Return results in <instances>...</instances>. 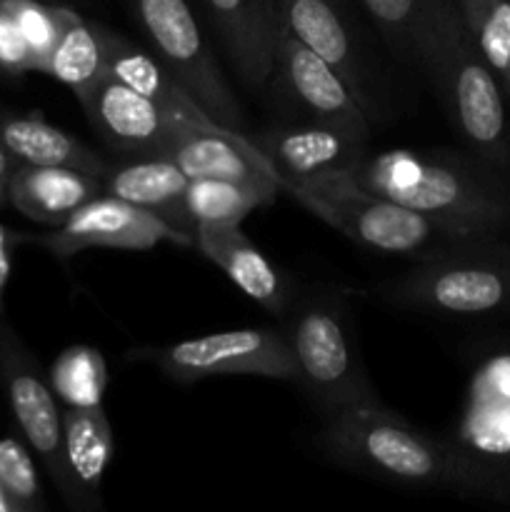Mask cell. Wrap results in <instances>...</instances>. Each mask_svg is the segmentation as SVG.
I'll list each match as a JSON object with an SVG mask.
<instances>
[{
	"label": "cell",
	"instance_id": "6da1fadb",
	"mask_svg": "<svg viewBox=\"0 0 510 512\" xmlns=\"http://www.w3.org/2000/svg\"><path fill=\"white\" fill-rule=\"evenodd\" d=\"M485 168L478 155L398 148L365 153L348 178L460 238H490L510 223V195Z\"/></svg>",
	"mask_w": 510,
	"mask_h": 512
},
{
	"label": "cell",
	"instance_id": "7a4b0ae2",
	"mask_svg": "<svg viewBox=\"0 0 510 512\" xmlns=\"http://www.w3.org/2000/svg\"><path fill=\"white\" fill-rule=\"evenodd\" d=\"M413 58L428 73L453 128L493 168L510 163L503 90L455 0H420Z\"/></svg>",
	"mask_w": 510,
	"mask_h": 512
},
{
	"label": "cell",
	"instance_id": "3957f363",
	"mask_svg": "<svg viewBox=\"0 0 510 512\" xmlns=\"http://www.w3.org/2000/svg\"><path fill=\"white\" fill-rule=\"evenodd\" d=\"M320 440L338 463L400 485L443 488L473 478L453 445L418 430L380 400L328 413Z\"/></svg>",
	"mask_w": 510,
	"mask_h": 512
},
{
	"label": "cell",
	"instance_id": "277c9868",
	"mask_svg": "<svg viewBox=\"0 0 510 512\" xmlns=\"http://www.w3.org/2000/svg\"><path fill=\"white\" fill-rule=\"evenodd\" d=\"M280 193H288L305 210L375 253L420 260L463 240H478L460 238L425 215L360 188L348 175H330L313 183H283Z\"/></svg>",
	"mask_w": 510,
	"mask_h": 512
},
{
	"label": "cell",
	"instance_id": "5b68a950",
	"mask_svg": "<svg viewBox=\"0 0 510 512\" xmlns=\"http://www.w3.org/2000/svg\"><path fill=\"white\" fill-rule=\"evenodd\" d=\"M485 238L415 260L380 288L388 303L433 315H493L510 310V255L485 248Z\"/></svg>",
	"mask_w": 510,
	"mask_h": 512
},
{
	"label": "cell",
	"instance_id": "8992f818",
	"mask_svg": "<svg viewBox=\"0 0 510 512\" xmlns=\"http://www.w3.org/2000/svg\"><path fill=\"white\" fill-rule=\"evenodd\" d=\"M295 383L323 415L345 405L378 400L348 325V313L333 298L305 300L285 325Z\"/></svg>",
	"mask_w": 510,
	"mask_h": 512
},
{
	"label": "cell",
	"instance_id": "52a82bcc",
	"mask_svg": "<svg viewBox=\"0 0 510 512\" xmlns=\"http://www.w3.org/2000/svg\"><path fill=\"white\" fill-rule=\"evenodd\" d=\"M138 20L155 45V55L223 128L245 135V115L200 30L188 0H135Z\"/></svg>",
	"mask_w": 510,
	"mask_h": 512
},
{
	"label": "cell",
	"instance_id": "ba28073f",
	"mask_svg": "<svg viewBox=\"0 0 510 512\" xmlns=\"http://www.w3.org/2000/svg\"><path fill=\"white\" fill-rule=\"evenodd\" d=\"M130 358L155 365L178 383H195L218 375L295 380L293 355L283 328L225 330L158 348H135L130 350Z\"/></svg>",
	"mask_w": 510,
	"mask_h": 512
},
{
	"label": "cell",
	"instance_id": "9c48e42d",
	"mask_svg": "<svg viewBox=\"0 0 510 512\" xmlns=\"http://www.w3.org/2000/svg\"><path fill=\"white\" fill-rule=\"evenodd\" d=\"M273 95L283 118L310 120L368 140L370 118L338 73L318 53L283 28L275 55Z\"/></svg>",
	"mask_w": 510,
	"mask_h": 512
},
{
	"label": "cell",
	"instance_id": "30bf717a",
	"mask_svg": "<svg viewBox=\"0 0 510 512\" xmlns=\"http://www.w3.org/2000/svg\"><path fill=\"white\" fill-rule=\"evenodd\" d=\"M0 383L30 450L43 460L60 495L68 500L70 508H75V493L65 465L63 410L58 408L50 380L43 378L8 323L0 325Z\"/></svg>",
	"mask_w": 510,
	"mask_h": 512
},
{
	"label": "cell",
	"instance_id": "8fae6325",
	"mask_svg": "<svg viewBox=\"0 0 510 512\" xmlns=\"http://www.w3.org/2000/svg\"><path fill=\"white\" fill-rule=\"evenodd\" d=\"M23 243L40 245L55 258H73L90 248L148 250L160 243L195 245L193 238L170 228L158 215L108 193H100L98 198L80 205L50 233H23Z\"/></svg>",
	"mask_w": 510,
	"mask_h": 512
},
{
	"label": "cell",
	"instance_id": "7c38bea8",
	"mask_svg": "<svg viewBox=\"0 0 510 512\" xmlns=\"http://www.w3.org/2000/svg\"><path fill=\"white\" fill-rule=\"evenodd\" d=\"M365 143L368 140L333 125L283 118L263 130L255 145L278 173V185H283L350 175L368 153Z\"/></svg>",
	"mask_w": 510,
	"mask_h": 512
},
{
	"label": "cell",
	"instance_id": "4fadbf2b",
	"mask_svg": "<svg viewBox=\"0 0 510 512\" xmlns=\"http://www.w3.org/2000/svg\"><path fill=\"white\" fill-rule=\"evenodd\" d=\"M78 103L95 133L123 155H160L180 128H188L108 70Z\"/></svg>",
	"mask_w": 510,
	"mask_h": 512
},
{
	"label": "cell",
	"instance_id": "5bb4252c",
	"mask_svg": "<svg viewBox=\"0 0 510 512\" xmlns=\"http://www.w3.org/2000/svg\"><path fill=\"white\" fill-rule=\"evenodd\" d=\"M240 83L258 93L275 68L283 15L278 0H203Z\"/></svg>",
	"mask_w": 510,
	"mask_h": 512
},
{
	"label": "cell",
	"instance_id": "9a60e30c",
	"mask_svg": "<svg viewBox=\"0 0 510 512\" xmlns=\"http://www.w3.org/2000/svg\"><path fill=\"white\" fill-rule=\"evenodd\" d=\"M98 30L100 43H103L105 70L108 73H113L125 85H130L133 90L143 93L145 98L153 100L175 123L188 125V128L208 130V133H225L228 130L205 113L203 105L188 93V88L175 78L173 70L158 55L148 53L145 48L135 45L133 40L105 28V25H98Z\"/></svg>",
	"mask_w": 510,
	"mask_h": 512
},
{
	"label": "cell",
	"instance_id": "2e32d148",
	"mask_svg": "<svg viewBox=\"0 0 510 512\" xmlns=\"http://www.w3.org/2000/svg\"><path fill=\"white\" fill-rule=\"evenodd\" d=\"M163 158L173 160L188 178H223L278 188V173L258 145L243 133H208L180 128L165 145Z\"/></svg>",
	"mask_w": 510,
	"mask_h": 512
},
{
	"label": "cell",
	"instance_id": "e0dca14e",
	"mask_svg": "<svg viewBox=\"0 0 510 512\" xmlns=\"http://www.w3.org/2000/svg\"><path fill=\"white\" fill-rule=\"evenodd\" d=\"M103 193L133 203L188 235L195 243V225L188 213L190 178L163 155H125L120 163H108L100 175Z\"/></svg>",
	"mask_w": 510,
	"mask_h": 512
},
{
	"label": "cell",
	"instance_id": "ac0fdd59",
	"mask_svg": "<svg viewBox=\"0 0 510 512\" xmlns=\"http://www.w3.org/2000/svg\"><path fill=\"white\" fill-rule=\"evenodd\" d=\"M278 5L285 30L308 45L313 53H318L343 78L353 98L370 118L373 98L365 85L358 48H355L353 33L338 0H278Z\"/></svg>",
	"mask_w": 510,
	"mask_h": 512
},
{
	"label": "cell",
	"instance_id": "d6986e66",
	"mask_svg": "<svg viewBox=\"0 0 510 512\" xmlns=\"http://www.w3.org/2000/svg\"><path fill=\"white\" fill-rule=\"evenodd\" d=\"M103 193L100 175L70 165H23L8 180V203L25 218L58 228L70 213Z\"/></svg>",
	"mask_w": 510,
	"mask_h": 512
},
{
	"label": "cell",
	"instance_id": "ffe728a7",
	"mask_svg": "<svg viewBox=\"0 0 510 512\" xmlns=\"http://www.w3.org/2000/svg\"><path fill=\"white\" fill-rule=\"evenodd\" d=\"M195 248L225 270V275L268 313L285 315L290 293L283 275L250 243L240 225H198Z\"/></svg>",
	"mask_w": 510,
	"mask_h": 512
},
{
	"label": "cell",
	"instance_id": "44dd1931",
	"mask_svg": "<svg viewBox=\"0 0 510 512\" xmlns=\"http://www.w3.org/2000/svg\"><path fill=\"white\" fill-rule=\"evenodd\" d=\"M63 443L68 478L75 493V510L100 508V485L113 458V428L100 408H65Z\"/></svg>",
	"mask_w": 510,
	"mask_h": 512
},
{
	"label": "cell",
	"instance_id": "7402d4cb",
	"mask_svg": "<svg viewBox=\"0 0 510 512\" xmlns=\"http://www.w3.org/2000/svg\"><path fill=\"white\" fill-rule=\"evenodd\" d=\"M0 145L23 165H70L103 175L108 160L68 130L45 123L38 115H15L0 110Z\"/></svg>",
	"mask_w": 510,
	"mask_h": 512
},
{
	"label": "cell",
	"instance_id": "603a6c76",
	"mask_svg": "<svg viewBox=\"0 0 510 512\" xmlns=\"http://www.w3.org/2000/svg\"><path fill=\"white\" fill-rule=\"evenodd\" d=\"M40 73H48L68 85L75 98H83L85 90L105 73L98 23H88L73 8H63L60 30Z\"/></svg>",
	"mask_w": 510,
	"mask_h": 512
},
{
	"label": "cell",
	"instance_id": "cb8c5ba5",
	"mask_svg": "<svg viewBox=\"0 0 510 512\" xmlns=\"http://www.w3.org/2000/svg\"><path fill=\"white\" fill-rule=\"evenodd\" d=\"M278 188L238 183L223 178H190L188 213L193 225H240V220L260 205L278 198Z\"/></svg>",
	"mask_w": 510,
	"mask_h": 512
},
{
	"label": "cell",
	"instance_id": "d4e9b609",
	"mask_svg": "<svg viewBox=\"0 0 510 512\" xmlns=\"http://www.w3.org/2000/svg\"><path fill=\"white\" fill-rule=\"evenodd\" d=\"M48 380L53 393L68 408H100L108 385V368L100 350L73 345L58 355Z\"/></svg>",
	"mask_w": 510,
	"mask_h": 512
},
{
	"label": "cell",
	"instance_id": "484cf974",
	"mask_svg": "<svg viewBox=\"0 0 510 512\" xmlns=\"http://www.w3.org/2000/svg\"><path fill=\"white\" fill-rule=\"evenodd\" d=\"M493 70L503 98H510V0H455Z\"/></svg>",
	"mask_w": 510,
	"mask_h": 512
},
{
	"label": "cell",
	"instance_id": "4316f807",
	"mask_svg": "<svg viewBox=\"0 0 510 512\" xmlns=\"http://www.w3.org/2000/svg\"><path fill=\"white\" fill-rule=\"evenodd\" d=\"M0 485L20 512L43 510V488L33 455L15 438H0Z\"/></svg>",
	"mask_w": 510,
	"mask_h": 512
},
{
	"label": "cell",
	"instance_id": "83f0119b",
	"mask_svg": "<svg viewBox=\"0 0 510 512\" xmlns=\"http://www.w3.org/2000/svg\"><path fill=\"white\" fill-rule=\"evenodd\" d=\"M395 53L413 55V23L420 0H360Z\"/></svg>",
	"mask_w": 510,
	"mask_h": 512
},
{
	"label": "cell",
	"instance_id": "f1b7e54d",
	"mask_svg": "<svg viewBox=\"0 0 510 512\" xmlns=\"http://www.w3.org/2000/svg\"><path fill=\"white\" fill-rule=\"evenodd\" d=\"M0 70L5 73H28L35 70V55L25 43L13 13L5 0H0Z\"/></svg>",
	"mask_w": 510,
	"mask_h": 512
},
{
	"label": "cell",
	"instance_id": "f546056e",
	"mask_svg": "<svg viewBox=\"0 0 510 512\" xmlns=\"http://www.w3.org/2000/svg\"><path fill=\"white\" fill-rule=\"evenodd\" d=\"M18 243H23V233H15L0 223V325L5 323V290L13 270V250Z\"/></svg>",
	"mask_w": 510,
	"mask_h": 512
},
{
	"label": "cell",
	"instance_id": "4dcf8cb0",
	"mask_svg": "<svg viewBox=\"0 0 510 512\" xmlns=\"http://www.w3.org/2000/svg\"><path fill=\"white\" fill-rule=\"evenodd\" d=\"M18 165H20L18 160H15L13 155H10L8 150L0 145V188L8 190V180H10V175L15 173V168H18Z\"/></svg>",
	"mask_w": 510,
	"mask_h": 512
},
{
	"label": "cell",
	"instance_id": "1f68e13d",
	"mask_svg": "<svg viewBox=\"0 0 510 512\" xmlns=\"http://www.w3.org/2000/svg\"><path fill=\"white\" fill-rule=\"evenodd\" d=\"M0 512H20L18 505L13 503V498H10V495L5 493L3 485H0Z\"/></svg>",
	"mask_w": 510,
	"mask_h": 512
},
{
	"label": "cell",
	"instance_id": "d6a6232c",
	"mask_svg": "<svg viewBox=\"0 0 510 512\" xmlns=\"http://www.w3.org/2000/svg\"><path fill=\"white\" fill-rule=\"evenodd\" d=\"M3 203H8V190L0 188V205H3Z\"/></svg>",
	"mask_w": 510,
	"mask_h": 512
},
{
	"label": "cell",
	"instance_id": "836d02e7",
	"mask_svg": "<svg viewBox=\"0 0 510 512\" xmlns=\"http://www.w3.org/2000/svg\"><path fill=\"white\" fill-rule=\"evenodd\" d=\"M505 493L510 495V478H508V485H505Z\"/></svg>",
	"mask_w": 510,
	"mask_h": 512
}]
</instances>
